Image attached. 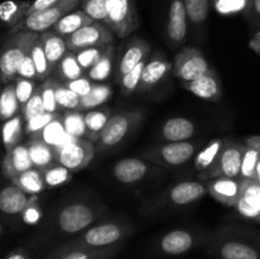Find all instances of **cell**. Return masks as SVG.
<instances>
[{"instance_id":"cell-1","label":"cell","mask_w":260,"mask_h":259,"mask_svg":"<svg viewBox=\"0 0 260 259\" xmlns=\"http://www.w3.org/2000/svg\"><path fill=\"white\" fill-rule=\"evenodd\" d=\"M129 233L131 229L121 223H102L86 230L75 240L57 248L51 255H57L73 249H98L117 245Z\"/></svg>"},{"instance_id":"cell-2","label":"cell","mask_w":260,"mask_h":259,"mask_svg":"<svg viewBox=\"0 0 260 259\" xmlns=\"http://www.w3.org/2000/svg\"><path fill=\"white\" fill-rule=\"evenodd\" d=\"M94 145L88 139L69 137L55 149V161L73 173L85 169L94 157Z\"/></svg>"},{"instance_id":"cell-3","label":"cell","mask_w":260,"mask_h":259,"mask_svg":"<svg viewBox=\"0 0 260 259\" xmlns=\"http://www.w3.org/2000/svg\"><path fill=\"white\" fill-rule=\"evenodd\" d=\"M107 27L119 38H126L139 27V15L134 0H107Z\"/></svg>"},{"instance_id":"cell-4","label":"cell","mask_w":260,"mask_h":259,"mask_svg":"<svg viewBox=\"0 0 260 259\" xmlns=\"http://www.w3.org/2000/svg\"><path fill=\"white\" fill-rule=\"evenodd\" d=\"M246 144L230 141L220 154L215 164L206 172L198 173V179L208 180L215 178H239L240 179V169L243 155L245 151Z\"/></svg>"},{"instance_id":"cell-5","label":"cell","mask_w":260,"mask_h":259,"mask_svg":"<svg viewBox=\"0 0 260 259\" xmlns=\"http://www.w3.org/2000/svg\"><path fill=\"white\" fill-rule=\"evenodd\" d=\"M142 113L140 111L123 112L112 116L99 136V149H109L119 144L140 123Z\"/></svg>"},{"instance_id":"cell-6","label":"cell","mask_w":260,"mask_h":259,"mask_svg":"<svg viewBox=\"0 0 260 259\" xmlns=\"http://www.w3.org/2000/svg\"><path fill=\"white\" fill-rule=\"evenodd\" d=\"M211 70L212 68L206 60L205 55L194 47L182 48L175 56L174 63H173L174 75L180 79L182 83L196 80L205 74L210 73Z\"/></svg>"},{"instance_id":"cell-7","label":"cell","mask_w":260,"mask_h":259,"mask_svg":"<svg viewBox=\"0 0 260 259\" xmlns=\"http://www.w3.org/2000/svg\"><path fill=\"white\" fill-rule=\"evenodd\" d=\"M69 51L78 52L84 48L95 46L113 45L114 35L106 24L101 22H93L91 24L80 28L73 35L65 37Z\"/></svg>"},{"instance_id":"cell-8","label":"cell","mask_w":260,"mask_h":259,"mask_svg":"<svg viewBox=\"0 0 260 259\" xmlns=\"http://www.w3.org/2000/svg\"><path fill=\"white\" fill-rule=\"evenodd\" d=\"M81 0H60L57 4L47 8L45 10L32 13L27 15L22 22L23 29L28 32L43 33L46 30H50L63 15L73 12L74 8L80 4Z\"/></svg>"},{"instance_id":"cell-9","label":"cell","mask_w":260,"mask_h":259,"mask_svg":"<svg viewBox=\"0 0 260 259\" xmlns=\"http://www.w3.org/2000/svg\"><path fill=\"white\" fill-rule=\"evenodd\" d=\"M196 151V146L192 142H168L165 145L152 147L145 151V157L159 164L168 167H178L185 164Z\"/></svg>"},{"instance_id":"cell-10","label":"cell","mask_w":260,"mask_h":259,"mask_svg":"<svg viewBox=\"0 0 260 259\" xmlns=\"http://www.w3.org/2000/svg\"><path fill=\"white\" fill-rule=\"evenodd\" d=\"M96 213L90 206L73 203L63 208L57 217L58 228L66 234H76L94 222Z\"/></svg>"},{"instance_id":"cell-11","label":"cell","mask_w":260,"mask_h":259,"mask_svg":"<svg viewBox=\"0 0 260 259\" xmlns=\"http://www.w3.org/2000/svg\"><path fill=\"white\" fill-rule=\"evenodd\" d=\"M243 180L239 178H215L211 179L207 185V190L217 202L229 207H235L236 202L241 196Z\"/></svg>"},{"instance_id":"cell-12","label":"cell","mask_w":260,"mask_h":259,"mask_svg":"<svg viewBox=\"0 0 260 259\" xmlns=\"http://www.w3.org/2000/svg\"><path fill=\"white\" fill-rule=\"evenodd\" d=\"M182 84L188 91L194 94L198 98L205 99V101L218 102L222 96V85H221L220 79H218L217 74L213 71V69L210 73L205 74L196 80L185 81Z\"/></svg>"},{"instance_id":"cell-13","label":"cell","mask_w":260,"mask_h":259,"mask_svg":"<svg viewBox=\"0 0 260 259\" xmlns=\"http://www.w3.org/2000/svg\"><path fill=\"white\" fill-rule=\"evenodd\" d=\"M235 207L244 217L260 222V184L254 180H243L241 196Z\"/></svg>"},{"instance_id":"cell-14","label":"cell","mask_w":260,"mask_h":259,"mask_svg":"<svg viewBox=\"0 0 260 259\" xmlns=\"http://www.w3.org/2000/svg\"><path fill=\"white\" fill-rule=\"evenodd\" d=\"M150 50H151V47H150L149 43L146 41L141 40V38H135L129 43L127 50L122 55L121 60H119L118 66H117L116 79L118 80V83L135 66L139 65L141 61L146 60V56L150 52Z\"/></svg>"},{"instance_id":"cell-15","label":"cell","mask_w":260,"mask_h":259,"mask_svg":"<svg viewBox=\"0 0 260 259\" xmlns=\"http://www.w3.org/2000/svg\"><path fill=\"white\" fill-rule=\"evenodd\" d=\"M37 33L33 32L29 40L22 46H17V47L8 48L0 57V71L5 78H13L15 74H18V69H19L20 63H22L23 58L30 53L32 46L35 41L37 40Z\"/></svg>"},{"instance_id":"cell-16","label":"cell","mask_w":260,"mask_h":259,"mask_svg":"<svg viewBox=\"0 0 260 259\" xmlns=\"http://www.w3.org/2000/svg\"><path fill=\"white\" fill-rule=\"evenodd\" d=\"M149 167L146 163L136 157H127L122 159L114 165L113 174L116 179L121 183H136L146 175Z\"/></svg>"},{"instance_id":"cell-17","label":"cell","mask_w":260,"mask_h":259,"mask_svg":"<svg viewBox=\"0 0 260 259\" xmlns=\"http://www.w3.org/2000/svg\"><path fill=\"white\" fill-rule=\"evenodd\" d=\"M187 12L183 0H173L169 8L168 36L174 42L180 43L187 36Z\"/></svg>"},{"instance_id":"cell-18","label":"cell","mask_w":260,"mask_h":259,"mask_svg":"<svg viewBox=\"0 0 260 259\" xmlns=\"http://www.w3.org/2000/svg\"><path fill=\"white\" fill-rule=\"evenodd\" d=\"M196 127L192 121L184 117L168 119L161 128V137L168 142L187 141L194 135Z\"/></svg>"},{"instance_id":"cell-19","label":"cell","mask_w":260,"mask_h":259,"mask_svg":"<svg viewBox=\"0 0 260 259\" xmlns=\"http://www.w3.org/2000/svg\"><path fill=\"white\" fill-rule=\"evenodd\" d=\"M41 41H42L43 50H45L46 57H47L48 66H50V71H55L56 66L60 62L61 58L66 55L68 52V46H66L65 38L61 37L53 30H46L41 36Z\"/></svg>"},{"instance_id":"cell-20","label":"cell","mask_w":260,"mask_h":259,"mask_svg":"<svg viewBox=\"0 0 260 259\" xmlns=\"http://www.w3.org/2000/svg\"><path fill=\"white\" fill-rule=\"evenodd\" d=\"M172 69V63L165 60L164 57H152L151 60L146 61L139 89L140 90H146V89L156 85L170 73Z\"/></svg>"},{"instance_id":"cell-21","label":"cell","mask_w":260,"mask_h":259,"mask_svg":"<svg viewBox=\"0 0 260 259\" xmlns=\"http://www.w3.org/2000/svg\"><path fill=\"white\" fill-rule=\"evenodd\" d=\"M194 239L185 230H173L160 240V249L168 255H180L189 250Z\"/></svg>"},{"instance_id":"cell-22","label":"cell","mask_w":260,"mask_h":259,"mask_svg":"<svg viewBox=\"0 0 260 259\" xmlns=\"http://www.w3.org/2000/svg\"><path fill=\"white\" fill-rule=\"evenodd\" d=\"M95 20L91 19L85 12L83 10H74L70 12L69 14L63 15L57 23L52 27L53 32H56L57 35H60L61 37H68V36L73 35L76 30H79L80 28L85 27V25L91 24Z\"/></svg>"},{"instance_id":"cell-23","label":"cell","mask_w":260,"mask_h":259,"mask_svg":"<svg viewBox=\"0 0 260 259\" xmlns=\"http://www.w3.org/2000/svg\"><path fill=\"white\" fill-rule=\"evenodd\" d=\"M207 188L198 182H183L172 188L169 197L175 205H188L203 197Z\"/></svg>"},{"instance_id":"cell-24","label":"cell","mask_w":260,"mask_h":259,"mask_svg":"<svg viewBox=\"0 0 260 259\" xmlns=\"http://www.w3.org/2000/svg\"><path fill=\"white\" fill-rule=\"evenodd\" d=\"M28 198L25 192L18 187H7L0 192V211L9 215H15L22 211L28 205Z\"/></svg>"},{"instance_id":"cell-25","label":"cell","mask_w":260,"mask_h":259,"mask_svg":"<svg viewBox=\"0 0 260 259\" xmlns=\"http://www.w3.org/2000/svg\"><path fill=\"white\" fill-rule=\"evenodd\" d=\"M222 259H260V250L248 243L230 240L223 243L218 249Z\"/></svg>"},{"instance_id":"cell-26","label":"cell","mask_w":260,"mask_h":259,"mask_svg":"<svg viewBox=\"0 0 260 259\" xmlns=\"http://www.w3.org/2000/svg\"><path fill=\"white\" fill-rule=\"evenodd\" d=\"M29 156L33 168L38 170H45L55 161V149L46 144L41 139H33L28 145Z\"/></svg>"},{"instance_id":"cell-27","label":"cell","mask_w":260,"mask_h":259,"mask_svg":"<svg viewBox=\"0 0 260 259\" xmlns=\"http://www.w3.org/2000/svg\"><path fill=\"white\" fill-rule=\"evenodd\" d=\"M84 69L76 58V53L68 51L55 69V78L61 83H69L84 75Z\"/></svg>"},{"instance_id":"cell-28","label":"cell","mask_w":260,"mask_h":259,"mask_svg":"<svg viewBox=\"0 0 260 259\" xmlns=\"http://www.w3.org/2000/svg\"><path fill=\"white\" fill-rule=\"evenodd\" d=\"M119 245L98 249H73L65 253L51 255L50 259H111L119 251Z\"/></svg>"},{"instance_id":"cell-29","label":"cell","mask_w":260,"mask_h":259,"mask_svg":"<svg viewBox=\"0 0 260 259\" xmlns=\"http://www.w3.org/2000/svg\"><path fill=\"white\" fill-rule=\"evenodd\" d=\"M230 142V140H222V139H216L213 141H211L202 151L198 154V156L196 157V169L198 170V173L206 172L207 169H210L213 164L216 163V160L218 159L220 154L222 152V150L225 149L226 145Z\"/></svg>"},{"instance_id":"cell-30","label":"cell","mask_w":260,"mask_h":259,"mask_svg":"<svg viewBox=\"0 0 260 259\" xmlns=\"http://www.w3.org/2000/svg\"><path fill=\"white\" fill-rule=\"evenodd\" d=\"M112 114V109L106 108L89 111L85 113V124L88 130V140L91 142H98L102 131L106 127L107 122L109 121Z\"/></svg>"},{"instance_id":"cell-31","label":"cell","mask_w":260,"mask_h":259,"mask_svg":"<svg viewBox=\"0 0 260 259\" xmlns=\"http://www.w3.org/2000/svg\"><path fill=\"white\" fill-rule=\"evenodd\" d=\"M5 168H7L8 173L10 175H19L22 173L29 170L30 168H33L28 147L24 146V145H18V146H15L9 154V159H8Z\"/></svg>"},{"instance_id":"cell-32","label":"cell","mask_w":260,"mask_h":259,"mask_svg":"<svg viewBox=\"0 0 260 259\" xmlns=\"http://www.w3.org/2000/svg\"><path fill=\"white\" fill-rule=\"evenodd\" d=\"M113 90L107 84H94L90 93L88 95L80 98V104H79L78 111H86V109H94L101 107L106 102L111 99Z\"/></svg>"},{"instance_id":"cell-33","label":"cell","mask_w":260,"mask_h":259,"mask_svg":"<svg viewBox=\"0 0 260 259\" xmlns=\"http://www.w3.org/2000/svg\"><path fill=\"white\" fill-rule=\"evenodd\" d=\"M113 60H114V46L111 45L108 50L106 51L101 60L95 63L91 69L86 71V76L94 83H102L106 81L111 76L113 70Z\"/></svg>"},{"instance_id":"cell-34","label":"cell","mask_w":260,"mask_h":259,"mask_svg":"<svg viewBox=\"0 0 260 259\" xmlns=\"http://www.w3.org/2000/svg\"><path fill=\"white\" fill-rule=\"evenodd\" d=\"M15 183H17L18 188H20L23 192L29 193V195L41 193L46 187L42 170H38L36 168H30L29 170L18 175Z\"/></svg>"},{"instance_id":"cell-35","label":"cell","mask_w":260,"mask_h":259,"mask_svg":"<svg viewBox=\"0 0 260 259\" xmlns=\"http://www.w3.org/2000/svg\"><path fill=\"white\" fill-rule=\"evenodd\" d=\"M62 123L65 131L69 136L75 139H83L86 136L88 139V130L85 124V114L79 111H68L62 117Z\"/></svg>"},{"instance_id":"cell-36","label":"cell","mask_w":260,"mask_h":259,"mask_svg":"<svg viewBox=\"0 0 260 259\" xmlns=\"http://www.w3.org/2000/svg\"><path fill=\"white\" fill-rule=\"evenodd\" d=\"M69 135L66 134L65 127H63L62 119L61 116L58 118L53 119L52 122L47 124L45 128L41 131V137L40 139L42 141H45L46 144L52 146L53 149H56L57 146H60L62 142H65L69 139Z\"/></svg>"},{"instance_id":"cell-37","label":"cell","mask_w":260,"mask_h":259,"mask_svg":"<svg viewBox=\"0 0 260 259\" xmlns=\"http://www.w3.org/2000/svg\"><path fill=\"white\" fill-rule=\"evenodd\" d=\"M29 7V2H14V0L3 2L0 4V19L4 23H14L22 18L24 19Z\"/></svg>"},{"instance_id":"cell-38","label":"cell","mask_w":260,"mask_h":259,"mask_svg":"<svg viewBox=\"0 0 260 259\" xmlns=\"http://www.w3.org/2000/svg\"><path fill=\"white\" fill-rule=\"evenodd\" d=\"M42 174L46 187L50 188L60 187L73 179V172L58 163H53L52 165L42 170Z\"/></svg>"},{"instance_id":"cell-39","label":"cell","mask_w":260,"mask_h":259,"mask_svg":"<svg viewBox=\"0 0 260 259\" xmlns=\"http://www.w3.org/2000/svg\"><path fill=\"white\" fill-rule=\"evenodd\" d=\"M30 57H32L33 62H35L36 70H37V79L40 80H45L47 79V76L50 75V66H48L47 57H46L45 50H43L42 41L41 37H38L35 41L32 46V50H30Z\"/></svg>"},{"instance_id":"cell-40","label":"cell","mask_w":260,"mask_h":259,"mask_svg":"<svg viewBox=\"0 0 260 259\" xmlns=\"http://www.w3.org/2000/svg\"><path fill=\"white\" fill-rule=\"evenodd\" d=\"M56 102L58 109H68V111H78L80 104V96L74 93L66 86L65 83L58 81L56 85Z\"/></svg>"},{"instance_id":"cell-41","label":"cell","mask_w":260,"mask_h":259,"mask_svg":"<svg viewBox=\"0 0 260 259\" xmlns=\"http://www.w3.org/2000/svg\"><path fill=\"white\" fill-rule=\"evenodd\" d=\"M260 159V151L255 147H251L246 145L245 151L243 155V161H241L240 169V179L241 180H253L255 174L256 165Z\"/></svg>"},{"instance_id":"cell-42","label":"cell","mask_w":260,"mask_h":259,"mask_svg":"<svg viewBox=\"0 0 260 259\" xmlns=\"http://www.w3.org/2000/svg\"><path fill=\"white\" fill-rule=\"evenodd\" d=\"M187 12V17L190 22L201 24L206 20L210 9L208 0H183Z\"/></svg>"},{"instance_id":"cell-43","label":"cell","mask_w":260,"mask_h":259,"mask_svg":"<svg viewBox=\"0 0 260 259\" xmlns=\"http://www.w3.org/2000/svg\"><path fill=\"white\" fill-rule=\"evenodd\" d=\"M145 65H146V60L141 61L137 66H135L129 73H127L123 78L121 79L119 84H121V93L123 95H129L134 91H136L140 88V83H141L142 71H144Z\"/></svg>"},{"instance_id":"cell-44","label":"cell","mask_w":260,"mask_h":259,"mask_svg":"<svg viewBox=\"0 0 260 259\" xmlns=\"http://www.w3.org/2000/svg\"><path fill=\"white\" fill-rule=\"evenodd\" d=\"M109 46L111 45L95 46V47L84 48V50H80L78 51V52H75L76 58H78L81 68H83L85 71H88L89 69L93 68V66L101 60L102 56L106 53V51L108 50Z\"/></svg>"},{"instance_id":"cell-45","label":"cell","mask_w":260,"mask_h":259,"mask_svg":"<svg viewBox=\"0 0 260 259\" xmlns=\"http://www.w3.org/2000/svg\"><path fill=\"white\" fill-rule=\"evenodd\" d=\"M17 95H15V86H8L0 95V117L3 119L13 118L18 111Z\"/></svg>"},{"instance_id":"cell-46","label":"cell","mask_w":260,"mask_h":259,"mask_svg":"<svg viewBox=\"0 0 260 259\" xmlns=\"http://www.w3.org/2000/svg\"><path fill=\"white\" fill-rule=\"evenodd\" d=\"M81 10L95 22L108 25L107 15V0H81Z\"/></svg>"},{"instance_id":"cell-47","label":"cell","mask_w":260,"mask_h":259,"mask_svg":"<svg viewBox=\"0 0 260 259\" xmlns=\"http://www.w3.org/2000/svg\"><path fill=\"white\" fill-rule=\"evenodd\" d=\"M57 79L50 78L41 86L43 108L47 113H58V106L57 102H56V85H57Z\"/></svg>"},{"instance_id":"cell-48","label":"cell","mask_w":260,"mask_h":259,"mask_svg":"<svg viewBox=\"0 0 260 259\" xmlns=\"http://www.w3.org/2000/svg\"><path fill=\"white\" fill-rule=\"evenodd\" d=\"M253 0H213V7L218 14L233 15L251 8Z\"/></svg>"},{"instance_id":"cell-49","label":"cell","mask_w":260,"mask_h":259,"mask_svg":"<svg viewBox=\"0 0 260 259\" xmlns=\"http://www.w3.org/2000/svg\"><path fill=\"white\" fill-rule=\"evenodd\" d=\"M20 132H22V118L13 117L8 119L3 127V142L5 146H13L20 139Z\"/></svg>"},{"instance_id":"cell-50","label":"cell","mask_w":260,"mask_h":259,"mask_svg":"<svg viewBox=\"0 0 260 259\" xmlns=\"http://www.w3.org/2000/svg\"><path fill=\"white\" fill-rule=\"evenodd\" d=\"M58 117H60V113H47V112H43L40 116H36L33 117V118H30L29 121H27L25 131H27V134H38V132L42 131L50 122L58 118Z\"/></svg>"},{"instance_id":"cell-51","label":"cell","mask_w":260,"mask_h":259,"mask_svg":"<svg viewBox=\"0 0 260 259\" xmlns=\"http://www.w3.org/2000/svg\"><path fill=\"white\" fill-rule=\"evenodd\" d=\"M24 117L27 121H29L30 118L36 116H40L45 112V108H43V101H42V95H41V88L36 89L35 94L30 96L29 101L24 104Z\"/></svg>"},{"instance_id":"cell-52","label":"cell","mask_w":260,"mask_h":259,"mask_svg":"<svg viewBox=\"0 0 260 259\" xmlns=\"http://www.w3.org/2000/svg\"><path fill=\"white\" fill-rule=\"evenodd\" d=\"M35 84L29 80V79H23L20 78L17 81V85H15V95H17L18 102L19 104L24 106L28 101L30 99V96L35 94Z\"/></svg>"},{"instance_id":"cell-53","label":"cell","mask_w":260,"mask_h":259,"mask_svg":"<svg viewBox=\"0 0 260 259\" xmlns=\"http://www.w3.org/2000/svg\"><path fill=\"white\" fill-rule=\"evenodd\" d=\"M65 84H66V86L70 89V90H73L74 93L78 94L80 98H83V96L88 95V94L90 93L91 88H93V85L95 83H94V81H91L88 76L83 75L81 78L75 79V80L69 81V83H65Z\"/></svg>"},{"instance_id":"cell-54","label":"cell","mask_w":260,"mask_h":259,"mask_svg":"<svg viewBox=\"0 0 260 259\" xmlns=\"http://www.w3.org/2000/svg\"><path fill=\"white\" fill-rule=\"evenodd\" d=\"M18 75L23 79H37V70H36L35 62H33L30 53H28L23 58L19 69H18Z\"/></svg>"},{"instance_id":"cell-55","label":"cell","mask_w":260,"mask_h":259,"mask_svg":"<svg viewBox=\"0 0 260 259\" xmlns=\"http://www.w3.org/2000/svg\"><path fill=\"white\" fill-rule=\"evenodd\" d=\"M35 201L36 197H33L32 203L28 202L27 207L23 211V220H24V222L29 223V225H35V223H37L38 221L41 220V217H42V212H41L40 208L35 205Z\"/></svg>"},{"instance_id":"cell-56","label":"cell","mask_w":260,"mask_h":259,"mask_svg":"<svg viewBox=\"0 0 260 259\" xmlns=\"http://www.w3.org/2000/svg\"><path fill=\"white\" fill-rule=\"evenodd\" d=\"M58 2H60V0H35V2L30 3V7L29 9H28L27 15L32 14V13H36V12H40V10L47 9V8L57 4Z\"/></svg>"},{"instance_id":"cell-57","label":"cell","mask_w":260,"mask_h":259,"mask_svg":"<svg viewBox=\"0 0 260 259\" xmlns=\"http://www.w3.org/2000/svg\"><path fill=\"white\" fill-rule=\"evenodd\" d=\"M246 145L251 147H255L260 151V136H250L246 139Z\"/></svg>"},{"instance_id":"cell-58","label":"cell","mask_w":260,"mask_h":259,"mask_svg":"<svg viewBox=\"0 0 260 259\" xmlns=\"http://www.w3.org/2000/svg\"><path fill=\"white\" fill-rule=\"evenodd\" d=\"M250 47L260 55V32L256 33L253 37V40L250 41Z\"/></svg>"},{"instance_id":"cell-59","label":"cell","mask_w":260,"mask_h":259,"mask_svg":"<svg viewBox=\"0 0 260 259\" xmlns=\"http://www.w3.org/2000/svg\"><path fill=\"white\" fill-rule=\"evenodd\" d=\"M7 259H29L24 251H15V253L10 254Z\"/></svg>"},{"instance_id":"cell-60","label":"cell","mask_w":260,"mask_h":259,"mask_svg":"<svg viewBox=\"0 0 260 259\" xmlns=\"http://www.w3.org/2000/svg\"><path fill=\"white\" fill-rule=\"evenodd\" d=\"M251 8H253L254 13H255L258 17H260V0H253V3H251Z\"/></svg>"},{"instance_id":"cell-61","label":"cell","mask_w":260,"mask_h":259,"mask_svg":"<svg viewBox=\"0 0 260 259\" xmlns=\"http://www.w3.org/2000/svg\"><path fill=\"white\" fill-rule=\"evenodd\" d=\"M254 182H256L258 184H260V159L258 161V165H256V169H255V174H254Z\"/></svg>"},{"instance_id":"cell-62","label":"cell","mask_w":260,"mask_h":259,"mask_svg":"<svg viewBox=\"0 0 260 259\" xmlns=\"http://www.w3.org/2000/svg\"><path fill=\"white\" fill-rule=\"evenodd\" d=\"M0 233H2V228H0Z\"/></svg>"}]
</instances>
